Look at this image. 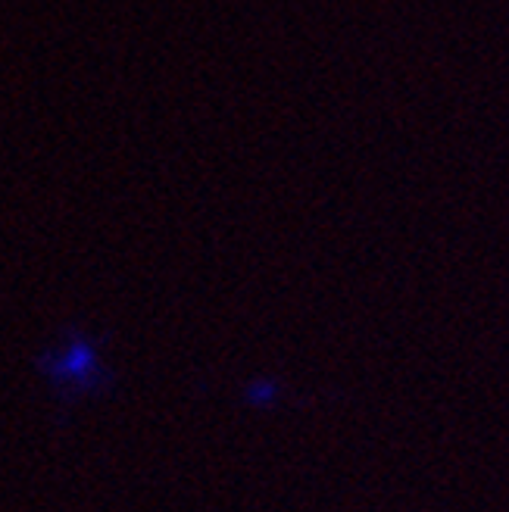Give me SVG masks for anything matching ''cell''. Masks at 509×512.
<instances>
[{
    "label": "cell",
    "mask_w": 509,
    "mask_h": 512,
    "mask_svg": "<svg viewBox=\"0 0 509 512\" xmlns=\"http://www.w3.org/2000/svg\"><path fill=\"white\" fill-rule=\"evenodd\" d=\"M38 369L50 388L66 400L94 394L107 378L97 347L79 331H66L54 347H47L38 360Z\"/></svg>",
    "instance_id": "cell-1"
}]
</instances>
